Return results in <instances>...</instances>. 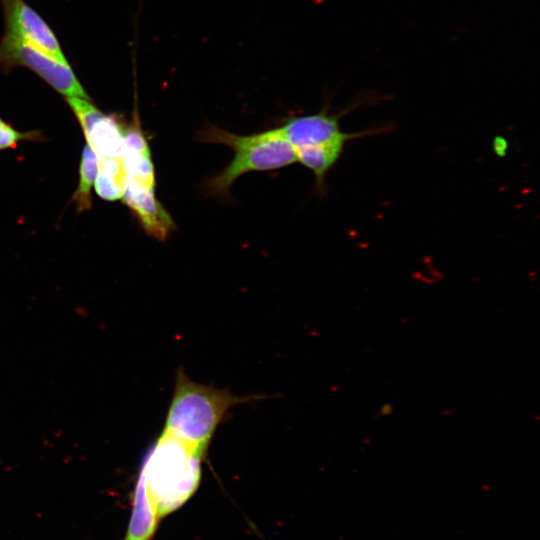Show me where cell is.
<instances>
[{"mask_svg": "<svg viewBox=\"0 0 540 540\" xmlns=\"http://www.w3.org/2000/svg\"><path fill=\"white\" fill-rule=\"evenodd\" d=\"M204 457L185 442L162 433L144 462L134 497L161 521L195 493Z\"/></svg>", "mask_w": 540, "mask_h": 540, "instance_id": "1", "label": "cell"}, {"mask_svg": "<svg viewBox=\"0 0 540 540\" xmlns=\"http://www.w3.org/2000/svg\"><path fill=\"white\" fill-rule=\"evenodd\" d=\"M259 396L239 397L192 381L179 369L163 433L205 456L213 435L229 409Z\"/></svg>", "mask_w": 540, "mask_h": 540, "instance_id": "2", "label": "cell"}, {"mask_svg": "<svg viewBox=\"0 0 540 540\" xmlns=\"http://www.w3.org/2000/svg\"><path fill=\"white\" fill-rule=\"evenodd\" d=\"M196 139L209 144L227 145L234 151L230 164L204 182L207 195L227 197L233 183L243 174L275 170L297 161L294 147L279 128L252 135H237L207 124L198 132Z\"/></svg>", "mask_w": 540, "mask_h": 540, "instance_id": "3", "label": "cell"}, {"mask_svg": "<svg viewBox=\"0 0 540 540\" xmlns=\"http://www.w3.org/2000/svg\"><path fill=\"white\" fill-rule=\"evenodd\" d=\"M23 66L37 74L59 94L91 100L69 62L60 61L11 35L0 39V69Z\"/></svg>", "mask_w": 540, "mask_h": 540, "instance_id": "4", "label": "cell"}, {"mask_svg": "<svg viewBox=\"0 0 540 540\" xmlns=\"http://www.w3.org/2000/svg\"><path fill=\"white\" fill-rule=\"evenodd\" d=\"M381 99L382 96L372 93L358 96L354 102L337 114H330L328 111L329 105L326 103L316 114L287 119L279 127V130L294 148L333 141H344L347 143L353 139L385 133L389 130V127L368 129L356 133L343 132L340 127V119L343 116L355 109L378 102Z\"/></svg>", "mask_w": 540, "mask_h": 540, "instance_id": "5", "label": "cell"}, {"mask_svg": "<svg viewBox=\"0 0 540 540\" xmlns=\"http://www.w3.org/2000/svg\"><path fill=\"white\" fill-rule=\"evenodd\" d=\"M66 101L97 159L123 158L125 124L116 114H104L91 100L69 97Z\"/></svg>", "mask_w": 540, "mask_h": 540, "instance_id": "6", "label": "cell"}, {"mask_svg": "<svg viewBox=\"0 0 540 540\" xmlns=\"http://www.w3.org/2000/svg\"><path fill=\"white\" fill-rule=\"evenodd\" d=\"M5 30L14 36L60 61L68 62L58 38L46 21L24 0H0Z\"/></svg>", "mask_w": 540, "mask_h": 540, "instance_id": "7", "label": "cell"}, {"mask_svg": "<svg viewBox=\"0 0 540 540\" xmlns=\"http://www.w3.org/2000/svg\"><path fill=\"white\" fill-rule=\"evenodd\" d=\"M122 199L148 235L163 241L175 228L171 215L155 196V185L126 182Z\"/></svg>", "mask_w": 540, "mask_h": 540, "instance_id": "8", "label": "cell"}, {"mask_svg": "<svg viewBox=\"0 0 540 540\" xmlns=\"http://www.w3.org/2000/svg\"><path fill=\"white\" fill-rule=\"evenodd\" d=\"M345 145L344 141H333L294 148L297 161L314 173L315 186L319 193L325 192L326 175L341 157Z\"/></svg>", "mask_w": 540, "mask_h": 540, "instance_id": "9", "label": "cell"}, {"mask_svg": "<svg viewBox=\"0 0 540 540\" xmlns=\"http://www.w3.org/2000/svg\"><path fill=\"white\" fill-rule=\"evenodd\" d=\"M96 194L106 201L122 199L126 187L123 158L97 159Z\"/></svg>", "mask_w": 540, "mask_h": 540, "instance_id": "10", "label": "cell"}, {"mask_svg": "<svg viewBox=\"0 0 540 540\" xmlns=\"http://www.w3.org/2000/svg\"><path fill=\"white\" fill-rule=\"evenodd\" d=\"M98 171L97 156L86 144L79 166V183L72 197L78 212L91 209V189L95 184Z\"/></svg>", "mask_w": 540, "mask_h": 540, "instance_id": "11", "label": "cell"}, {"mask_svg": "<svg viewBox=\"0 0 540 540\" xmlns=\"http://www.w3.org/2000/svg\"><path fill=\"white\" fill-rule=\"evenodd\" d=\"M39 131L22 132L0 118V150L15 148L20 141H43Z\"/></svg>", "mask_w": 540, "mask_h": 540, "instance_id": "12", "label": "cell"}]
</instances>
